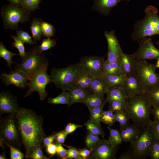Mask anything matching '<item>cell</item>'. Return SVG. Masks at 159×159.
I'll use <instances>...</instances> for the list:
<instances>
[{
	"instance_id": "3",
	"label": "cell",
	"mask_w": 159,
	"mask_h": 159,
	"mask_svg": "<svg viewBox=\"0 0 159 159\" xmlns=\"http://www.w3.org/2000/svg\"><path fill=\"white\" fill-rule=\"evenodd\" d=\"M49 61L39 46L32 47L26 56L20 63H16L14 68L24 73L29 79Z\"/></svg>"
},
{
	"instance_id": "47",
	"label": "cell",
	"mask_w": 159,
	"mask_h": 159,
	"mask_svg": "<svg viewBox=\"0 0 159 159\" xmlns=\"http://www.w3.org/2000/svg\"><path fill=\"white\" fill-rule=\"evenodd\" d=\"M64 145L68 148L67 150L66 159H78L79 156V150L76 148L72 146L65 145Z\"/></svg>"
},
{
	"instance_id": "14",
	"label": "cell",
	"mask_w": 159,
	"mask_h": 159,
	"mask_svg": "<svg viewBox=\"0 0 159 159\" xmlns=\"http://www.w3.org/2000/svg\"><path fill=\"white\" fill-rule=\"evenodd\" d=\"M2 82L4 83L5 86L12 85L19 88H24L29 79L23 72L19 70H16L11 72L8 74L3 72L0 76Z\"/></svg>"
},
{
	"instance_id": "2",
	"label": "cell",
	"mask_w": 159,
	"mask_h": 159,
	"mask_svg": "<svg viewBox=\"0 0 159 159\" xmlns=\"http://www.w3.org/2000/svg\"><path fill=\"white\" fill-rule=\"evenodd\" d=\"M152 107L146 94L129 97L126 102L125 111L133 123L144 129L149 125Z\"/></svg>"
},
{
	"instance_id": "18",
	"label": "cell",
	"mask_w": 159,
	"mask_h": 159,
	"mask_svg": "<svg viewBox=\"0 0 159 159\" xmlns=\"http://www.w3.org/2000/svg\"><path fill=\"white\" fill-rule=\"evenodd\" d=\"M69 102V107L76 103H83L84 100L93 93L90 88H83L75 87L68 90Z\"/></svg>"
},
{
	"instance_id": "40",
	"label": "cell",
	"mask_w": 159,
	"mask_h": 159,
	"mask_svg": "<svg viewBox=\"0 0 159 159\" xmlns=\"http://www.w3.org/2000/svg\"><path fill=\"white\" fill-rule=\"evenodd\" d=\"M149 156L151 159H159V141L154 138L150 148Z\"/></svg>"
},
{
	"instance_id": "44",
	"label": "cell",
	"mask_w": 159,
	"mask_h": 159,
	"mask_svg": "<svg viewBox=\"0 0 159 159\" xmlns=\"http://www.w3.org/2000/svg\"><path fill=\"white\" fill-rule=\"evenodd\" d=\"M5 143L10 148L11 159H23L24 158L25 155L19 150V149L6 143Z\"/></svg>"
},
{
	"instance_id": "49",
	"label": "cell",
	"mask_w": 159,
	"mask_h": 159,
	"mask_svg": "<svg viewBox=\"0 0 159 159\" xmlns=\"http://www.w3.org/2000/svg\"><path fill=\"white\" fill-rule=\"evenodd\" d=\"M54 134L56 143L61 144L64 143L65 139L68 135L64 130L56 132Z\"/></svg>"
},
{
	"instance_id": "11",
	"label": "cell",
	"mask_w": 159,
	"mask_h": 159,
	"mask_svg": "<svg viewBox=\"0 0 159 159\" xmlns=\"http://www.w3.org/2000/svg\"><path fill=\"white\" fill-rule=\"evenodd\" d=\"M104 58L97 56L82 57L78 63L83 69L92 76H97L103 73Z\"/></svg>"
},
{
	"instance_id": "35",
	"label": "cell",
	"mask_w": 159,
	"mask_h": 159,
	"mask_svg": "<svg viewBox=\"0 0 159 159\" xmlns=\"http://www.w3.org/2000/svg\"><path fill=\"white\" fill-rule=\"evenodd\" d=\"M11 37L14 40V42L12 44V46L17 49L19 55L22 59H23L27 54V53L25 51L24 42L17 36L11 35Z\"/></svg>"
},
{
	"instance_id": "26",
	"label": "cell",
	"mask_w": 159,
	"mask_h": 159,
	"mask_svg": "<svg viewBox=\"0 0 159 159\" xmlns=\"http://www.w3.org/2000/svg\"><path fill=\"white\" fill-rule=\"evenodd\" d=\"M42 20L41 18H34L31 24L30 29L31 31L34 41L36 43L40 41L43 34L41 28V23Z\"/></svg>"
},
{
	"instance_id": "52",
	"label": "cell",
	"mask_w": 159,
	"mask_h": 159,
	"mask_svg": "<svg viewBox=\"0 0 159 159\" xmlns=\"http://www.w3.org/2000/svg\"><path fill=\"white\" fill-rule=\"evenodd\" d=\"M47 153L51 156L54 155L57 153V147L56 144L52 143L46 147Z\"/></svg>"
},
{
	"instance_id": "59",
	"label": "cell",
	"mask_w": 159,
	"mask_h": 159,
	"mask_svg": "<svg viewBox=\"0 0 159 159\" xmlns=\"http://www.w3.org/2000/svg\"><path fill=\"white\" fill-rule=\"evenodd\" d=\"M157 59L158 60L155 66L156 68H159V58Z\"/></svg>"
},
{
	"instance_id": "13",
	"label": "cell",
	"mask_w": 159,
	"mask_h": 159,
	"mask_svg": "<svg viewBox=\"0 0 159 159\" xmlns=\"http://www.w3.org/2000/svg\"><path fill=\"white\" fill-rule=\"evenodd\" d=\"M104 35L108 45L107 58L109 62H119L120 57L123 53L114 30L105 31Z\"/></svg>"
},
{
	"instance_id": "21",
	"label": "cell",
	"mask_w": 159,
	"mask_h": 159,
	"mask_svg": "<svg viewBox=\"0 0 159 159\" xmlns=\"http://www.w3.org/2000/svg\"><path fill=\"white\" fill-rule=\"evenodd\" d=\"M98 76L107 85L109 89L121 86L125 81L127 76L102 73Z\"/></svg>"
},
{
	"instance_id": "6",
	"label": "cell",
	"mask_w": 159,
	"mask_h": 159,
	"mask_svg": "<svg viewBox=\"0 0 159 159\" xmlns=\"http://www.w3.org/2000/svg\"><path fill=\"white\" fill-rule=\"evenodd\" d=\"M0 120V137L6 143L19 149L21 138L16 113Z\"/></svg>"
},
{
	"instance_id": "20",
	"label": "cell",
	"mask_w": 159,
	"mask_h": 159,
	"mask_svg": "<svg viewBox=\"0 0 159 159\" xmlns=\"http://www.w3.org/2000/svg\"><path fill=\"white\" fill-rule=\"evenodd\" d=\"M143 129L134 123L130 124L120 132L122 142H131L137 139L142 133Z\"/></svg>"
},
{
	"instance_id": "43",
	"label": "cell",
	"mask_w": 159,
	"mask_h": 159,
	"mask_svg": "<svg viewBox=\"0 0 159 159\" xmlns=\"http://www.w3.org/2000/svg\"><path fill=\"white\" fill-rule=\"evenodd\" d=\"M56 44L55 40L52 39H50V37H47L43 39L39 47L40 50L43 52L54 47Z\"/></svg>"
},
{
	"instance_id": "50",
	"label": "cell",
	"mask_w": 159,
	"mask_h": 159,
	"mask_svg": "<svg viewBox=\"0 0 159 159\" xmlns=\"http://www.w3.org/2000/svg\"><path fill=\"white\" fill-rule=\"evenodd\" d=\"M82 127V126L80 125L69 123L67 125L64 130L66 133L68 135L74 132L77 128Z\"/></svg>"
},
{
	"instance_id": "31",
	"label": "cell",
	"mask_w": 159,
	"mask_h": 159,
	"mask_svg": "<svg viewBox=\"0 0 159 159\" xmlns=\"http://www.w3.org/2000/svg\"><path fill=\"white\" fill-rule=\"evenodd\" d=\"M84 125L88 130L92 133L104 138L105 133L100 123L89 119L84 124Z\"/></svg>"
},
{
	"instance_id": "27",
	"label": "cell",
	"mask_w": 159,
	"mask_h": 159,
	"mask_svg": "<svg viewBox=\"0 0 159 159\" xmlns=\"http://www.w3.org/2000/svg\"><path fill=\"white\" fill-rule=\"evenodd\" d=\"M105 100L104 95L93 92L84 100L83 103L88 108L92 107L101 105Z\"/></svg>"
},
{
	"instance_id": "45",
	"label": "cell",
	"mask_w": 159,
	"mask_h": 159,
	"mask_svg": "<svg viewBox=\"0 0 159 159\" xmlns=\"http://www.w3.org/2000/svg\"><path fill=\"white\" fill-rule=\"evenodd\" d=\"M149 125L153 138L159 141V120H151Z\"/></svg>"
},
{
	"instance_id": "15",
	"label": "cell",
	"mask_w": 159,
	"mask_h": 159,
	"mask_svg": "<svg viewBox=\"0 0 159 159\" xmlns=\"http://www.w3.org/2000/svg\"><path fill=\"white\" fill-rule=\"evenodd\" d=\"M16 96L9 91H2L0 93V113H16L19 108Z\"/></svg>"
},
{
	"instance_id": "25",
	"label": "cell",
	"mask_w": 159,
	"mask_h": 159,
	"mask_svg": "<svg viewBox=\"0 0 159 159\" xmlns=\"http://www.w3.org/2000/svg\"><path fill=\"white\" fill-rule=\"evenodd\" d=\"M103 73L125 75L123 69L119 62H110L107 59L105 60L104 64Z\"/></svg>"
},
{
	"instance_id": "33",
	"label": "cell",
	"mask_w": 159,
	"mask_h": 159,
	"mask_svg": "<svg viewBox=\"0 0 159 159\" xmlns=\"http://www.w3.org/2000/svg\"><path fill=\"white\" fill-rule=\"evenodd\" d=\"M99 135H95L87 130L85 138L86 148L91 149L101 140Z\"/></svg>"
},
{
	"instance_id": "19",
	"label": "cell",
	"mask_w": 159,
	"mask_h": 159,
	"mask_svg": "<svg viewBox=\"0 0 159 159\" xmlns=\"http://www.w3.org/2000/svg\"><path fill=\"white\" fill-rule=\"evenodd\" d=\"M137 61L131 55L126 54L123 53L120 56L119 62L120 64L127 76L136 74Z\"/></svg>"
},
{
	"instance_id": "10",
	"label": "cell",
	"mask_w": 159,
	"mask_h": 159,
	"mask_svg": "<svg viewBox=\"0 0 159 159\" xmlns=\"http://www.w3.org/2000/svg\"><path fill=\"white\" fill-rule=\"evenodd\" d=\"M139 42L138 49L131 54L135 60L158 59L159 58V50L154 46L150 37H146Z\"/></svg>"
},
{
	"instance_id": "5",
	"label": "cell",
	"mask_w": 159,
	"mask_h": 159,
	"mask_svg": "<svg viewBox=\"0 0 159 159\" xmlns=\"http://www.w3.org/2000/svg\"><path fill=\"white\" fill-rule=\"evenodd\" d=\"M80 67L78 62L71 64L63 68H52L50 75L55 87L66 91L76 87L74 79Z\"/></svg>"
},
{
	"instance_id": "41",
	"label": "cell",
	"mask_w": 159,
	"mask_h": 159,
	"mask_svg": "<svg viewBox=\"0 0 159 159\" xmlns=\"http://www.w3.org/2000/svg\"><path fill=\"white\" fill-rule=\"evenodd\" d=\"M109 109L114 112L117 111L125 110L126 102L119 100H113L108 102Z\"/></svg>"
},
{
	"instance_id": "56",
	"label": "cell",
	"mask_w": 159,
	"mask_h": 159,
	"mask_svg": "<svg viewBox=\"0 0 159 159\" xmlns=\"http://www.w3.org/2000/svg\"><path fill=\"white\" fill-rule=\"evenodd\" d=\"M10 4L21 5L23 0H8Z\"/></svg>"
},
{
	"instance_id": "32",
	"label": "cell",
	"mask_w": 159,
	"mask_h": 159,
	"mask_svg": "<svg viewBox=\"0 0 159 159\" xmlns=\"http://www.w3.org/2000/svg\"><path fill=\"white\" fill-rule=\"evenodd\" d=\"M19 54H15L14 53L10 51L7 49L2 42H0V58H3L6 61L7 65L11 69V65L13 63H16L12 61L13 57Z\"/></svg>"
},
{
	"instance_id": "61",
	"label": "cell",
	"mask_w": 159,
	"mask_h": 159,
	"mask_svg": "<svg viewBox=\"0 0 159 159\" xmlns=\"http://www.w3.org/2000/svg\"><path fill=\"white\" fill-rule=\"evenodd\" d=\"M82 1H87V0H82Z\"/></svg>"
},
{
	"instance_id": "34",
	"label": "cell",
	"mask_w": 159,
	"mask_h": 159,
	"mask_svg": "<svg viewBox=\"0 0 159 159\" xmlns=\"http://www.w3.org/2000/svg\"><path fill=\"white\" fill-rule=\"evenodd\" d=\"M48 103L51 104H68L69 102L68 92L63 91L59 95L54 97H49L48 99Z\"/></svg>"
},
{
	"instance_id": "60",
	"label": "cell",
	"mask_w": 159,
	"mask_h": 159,
	"mask_svg": "<svg viewBox=\"0 0 159 159\" xmlns=\"http://www.w3.org/2000/svg\"><path fill=\"white\" fill-rule=\"evenodd\" d=\"M156 43L158 44H159V42H157Z\"/></svg>"
},
{
	"instance_id": "30",
	"label": "cell",
	"mask_w": 159,
	"mask_h": 159,
	"mask_svg": "<svg viewBox=\"0 0 159 159\" xmlns=\"http://www.w3.org/2000/svg\"><path fill=\"white\" fill-rule=\"evenodd\" d=\"M107 102L105 100L103 103L99 106L88 108L90 114V119L95 122L100 123L103 109Z\"/></svg>"
},
{
	"instance_id": "53",
	"label": "cell",
	"mask_w": 159,
	"mask_h": 159,
	"mask_svg": "<svg viewBox=\"0 0 159 159\" xmlns=\"http://www.w3.org/2000/svg\"><path fill=\"white\" fill-rule=\"evenodd\" d=\"M92 149H88L86 148L80 149L79 150V155L82 157L83 159L88 158L91 153Z\"/></svg>"
},
{
	"instance_id": "42",
	"label": "cell",
	"mask_w": 159,
	"mask_h": 159,
	"mask_svg": "<svg viewBox=\"0 0 159 159\" xmlns=\"http://www.w3.org/2000/svg\"><path fill=\"white\" fill-rule=\"evenodd\" d=\"M16 35L24 43H27L30 45H32L36 43L34 40H32V37L30 36L28 32L21 29L16 31Z\"/></svg>"
},
{
	"instance_id": "58",
	"label": "cell",
	"mask_w": 159,
	"mask_h": 159,
	"mask_svg": "<svg viewBox=\"0 0 159 159\" xmlns=\"http://www.w3.org/2000/svg\"><path fill=\"white\" fill-rule=\"evenodd\" d=\"M0 159H6V153L5 152H4L0 155Z\"/></svg>"
},
{
	"instance_id": "39",
	"label": "cell",
	"mask_w": 159,
	"mask_h": 159,
	"mask_svg": "<svg viewBox=\"0 0 159 159\" xmlns=\"http://www.w3.org/2000/svg\"><path fill=\"white\" fill-rule=\"evenodd\" d=\"M41 0H23L21 6L30 11H35L39 7Z\"/></svg>"
},
{
	"instance_id": "29",
	"label": "cell",
	"mask_w": 159,
	"mask_h": 159,
	"mask_svg": "<svg viewBox=\"0 0 159 159\" xmlns=\"http://www.w3.org/2000/svg\"><path fill=\"white\" fill-rule=\"evenodd\" d=\"M107 129L109 132V141L112 148L118 146L122 143L120 132L117 129L112 128L108 126Z\"/></svg>"
},
{
	"instance_id": "23",
	"label": "cell",
	"mask_w": 159,
	"mask_h": 159,
	"mask_svg": "<svg viewBox=\"0 0 159 159\" xmlns=\"http://www.w3.org/2000/svg\"><path fill=\"white\" fill-rule=\"evenodd\" d=\"M128 98L121 86H120L109 89L107 93V97L105 100L107 102L113 100L126 102Z\"/></svg>"
},
{
	"instance_id": "57",
	"label": "cell",
	"mask_w": 159,
	"mask_h": 159,
	"mask_svg": "<svg viewBox=\"0 0 159 159\" xmlns=\"http://www.w3.org/2000/svg\"><path fill=\"white\" fill-rule=\"evenodd\" d=\"M5 144L3 140L0 138V146L3 149H4V144Z\"/></svg>"
},
{
	"instance_id": "24",
	"label": "cell",
	"mask_w": 159,
	"mask_h": 159,
	"mask_svg": "<svg viewBox=\"0 0 159 159\" xmlns=\"http://www.w3.org/2000/svg\"><path fill=\"white\" fill-rule=\"evenodd\" d=\"M90 88L93 92L103 95L107 94L109 90L106 84L98 76H93Z\"/></svg>"
},
{
	"instance_id": "48",
	"label": "cell",
	"mask_w": 159,
	"mask_h": 159,
	"mask_svg": "<svg viewBox=\"0 0 159 159\" xmlns=\"http://www.w3.org/2000/svg\"><path fill=\"white\" fill-rule=\"evenodd\" d=\"M57 147V153L58 155L62 159H66L67 150L65 149L61 144L56 143Z\"/></svg>"
},
{
	"instance_id": "7",
	"label": "cell",
	"mask_w": 159,
	"mask_h": 159,
	"mask_svg": "<svg viewBox=\"0 0 159 159\" xmlns=\"http://www.w3.org/2000/svg\"><path fill=\"white\" fill-rule=\"evenodd\" d=\"M48 65L49 61L29 79L26 84L29 89L24 97L30 96L33 92L36 91L38 93L41 101L46 98L48 95L45 90L46 86L50 83L53 82L51 75H48L47 72Z\"/></svg>"
},
{
	"instance_id": "37",
	"label": "cell",
	"mask_w": 159,
	"mask_h": 159,
	"mask_svg": "<svg viewBox=\"0 0 159 159\" xmlns=\"http://www.w3.org/2000/svg\"><path fill=\"white\" fill-rule=\"evenodd\" d=\"M101 121L108 126H111L115 122L114 112L111 110L103 111L101 117Z\"/></svg>"
},
{
	"instance_id": "36",
	"label": "cell",
	"mask_w": 159,
	"mask_h": 159,
	"mask_svg": "<svg viewBox=\"0 0 159 159\" xmlns=\"http://www.w3.org/2000/svg\"><path fill=\"white\" fill-rule=\"evenodd\" d=\"M146 94L153 107L159 106V85Z\"/></svg>"
},
{
	"instance_id": "28",
	"label": "cell",
	"mask_w": 159,
	"mask_h": 159,
	"mask_svg": "<svg viewBox=\"0 0 159 159\" xmlns=\"http://www.w3.org/2000/svg\"><path fill=\"white\" fill-rule=\"evenodd\" d=\"M115 121L120 124V132L130 124V117L125 110L117 111L114 112Z\"/></svg>"
},
{
	"instance_id": "16",
	"label": "cell",
	"mask_w": 159,
	"mask_h": 159,
	"mask_svg": "<svg viewBox=\"0 0 159 159\" xmlns=\"http://www.w3.org/2000/svg\"><path fill=\"white\" fill-rule=\"evenodd\" d=\"M121 87L128 98L146 94L137 74L127 76Z\"/></svg>"
},
{
	"instance_id": "22",
	"label": "cell",
	"mask_w": 159,
	"mask_h": 159,
	"mask_svg": "<svg viewBox=\"0 0 159 159\" xmlns=\"http://www.w3.org/2000/svg\"><path fill=\"white\" fill-rule=\"evenodd\" d=\"M92 79L93 76L81 67L75 77V86L81 88H90Z\"/></svg>"
},
{
	"instance_id": "8",
	"label": "cell",
	"mask_w": 159,
	"mask_h": 159,
	"mask_svg": "<svg viewBox=\"0 0 159 159\" xmlns=\"http://www.w3.org/2000/svg\"><path fill=\"white\" fill-rule=\"evenodd\" d=\"M136 74L146 94L159 85V75L155 72V65L145 60L137 61Z\"/></svg>"
},
{
	"instance_id": "17",
	"label": "cell",
	"mask_w": 159,
	"mask_h": 159,
	"mask_svg": "<svg viewBox=\"0 0 159 159\" xmlns=\"http://www.w3.org/2000/svg\"><path fill=\"white\" fill-rule=\"evenodd\" d=\"M93 4L91 9L100 14L108 15L111 9L116 6L122 1H130V0H93Z\"/></svg>"
},
{
	"instance_id": "1",
	"label": "cell",
	"mask_w": 159,
	"mask_h": 159,
	"mask_svg": "<svg viewBox=\"0 0 159 159\" xmlns=\"http://www.w3.org/2000/svg\"><path fill=\"white\" fill-rule=\"evenodd\" d=\"M16 115L25 157L29 158L33 150L42 148L43 139L47 136L43 129V120L32 110L22 107H19Z\"/></svg>"
},
{
	"instance_id": "12",
	"label": "cell",
	"mask_w": 159,
	"mask_h": 159,
	"mask_svg": "<svg viewBox=\"0 0 159 159\" xmlns=\"http://www.w3.org/2000/svg\"><path fill=\"white\" fill-rule=\"evenodd\" d=\"M118 146L112 148L108 140H101L92 148L89 158L94 159H115Z\"/></svg>"
},
{
	"instance_id": "38",
	"label": "cell",
	"mask_w": 159,
	"mask_h": 159,
	"mask_svg": "<svg viewBox=\"0 0 159 159\" xmlns=\"http://www.w3.org/2000/svg\"><path fill=\"white\" fill-rule=\"evenodd\" d=\"M41 28L43 35L44 37H50L54 36L55 29L52 24L42 20Z\"/></svg>"
},
{
	"instance_id": "9",
	"label": "cell",
	"mask_w": 159,
	"mask_h": 159,
	"mask_svg": "<svg viewBox=\"0 0 159 159\" xmlns=\"http://www.w3.org/2000/svg\"><path fill=\"white\" fill-rule=\"evenodd\" d=\"M153 138L149 125L143 129L137 139L130 143L134 159H144L149 156L150 148Z\"/></svg>"
},
{
	"instance_id": "51",
	"label": "cell",
	"mask_w": 159,
	"mask_h": 159,
	"mask_svg": "<svg viewBox=\"0 0 159 159\" xmlns=\"http://www.w3.org/2000/svg\"><path fill=\"white\" fill-rule=\"evenodd\" d=\"M118 159H134L131 148H130L127 151L122 153Z\"/></svg>"
},
{
	"instance_id": "62",
	"label": "cell",
	"mask_w": 159,
	"mask_h": 159,
	"mask_svg": "<svg viewBox=\"0 0 159 159\" xmlns=\"http://www.w3.org/2000/svg\"></svg>"
},
{
	"instance_id": "55",
	"label": "cell",
	"mask_w": 159,
	"mask_h": 159,
	"mask_svg": "<svg viewBox=\"0 0 159 159\" xmlns=\"http://www.w3.org/2000/svg\"><path fill=\"white\" fill-rule=\"evenodd\" d=\"M151 114L154 118V120H159V106L153 107L152 108Z\"/></svg>"
},
{
	"instance_id": "46",
	"label": "cell",
	"mask_w": 159,
	"mask_h": 159,
	"mask_svg": "<svg viewBox=\"0 0 159 159\" xmlns=\"http://www.w3.org/2000/svg\"><path fill=\"white\" fill-rule=\"evenodd\" d=\"M51 157H47L43 154L42 148H38L33 151L29 158L32 159H48Z\"/></svg>"
},
{
	"instance_id": "54",
	"label": "cell",
	"mask_w": 159,
	"mask_h": 159,
	"mask_svg": "<svg viewBox=\"0 0 159 159\" xmlns=\"http://www.w3.org/2000/svg\"><path fill=\"white\" fill-rule=\"evenodd\" d=\"M55 137L54 134L45 137L43 140L42 146L46 147L49 144L53 143V142L55 140Z\"/></svg>"
},
{
	"instance_id": "4",
	"label": "cell",
	"mask_w": 159,
	"mask_h": 159,
	"mask_svg": "<svg viewBox=\"0 0 159 159\" xmlns=\"http://www.w3.org/2000/svg\"><path fill=\"white\" fill-rule=\"evenodd\" d=\"M1 14L5 29H17L18 24L30 20V12L20 5L9 4L1 8Z\"/></svg>"
}]
</instances>
